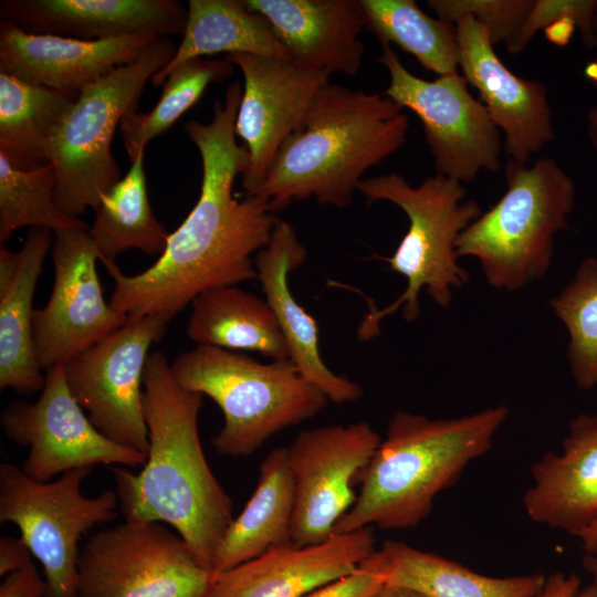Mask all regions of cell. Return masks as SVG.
<instances>
[{
    "label": "cell",
    "mask_w": 597,
    "mask_h": 597,
    "mask_svg": "<svg viewBox=\"0 0 597 597\" xmlns=\"http://www.w3.org/2000/svg\"><path fill=\"white\" fill-rule=\"evenodd\" d=\"M585 553L597 552V520L577 536Z\"/></svg>",
    "instance_id": "cell-43"
},
{
    "label": "cell",
    "mask_w": 597,
    "mask_h": 597,
    "mask_svg": "<svg viewBox=\"0 0 597 597\" xmlns=\"http://www.w3.org/2000/svg\"><path fill=\"white\" fill-rule=\"evenodd\" d=\"M381 442L367 421L302 430L287 448L294 481L292 543L316 545L334 535L353 506L355 478L363 473Z\"/></svg>",
    "instance_id": "cell-14"
},
{
    "label": "cell",
    "mask_w": 597,
    "mask_h": 597,
    "mask_svg": "<svg viewBox=\"0 0 597 597\" xmlns=\"http://www.w3.org/2000/svg\"><path fill=\"white\" fill-rule=\"evenodd\" d=\"M408 128L404 108L383 93L328 82L315 94L253 196L274 213L311 198L344 209L364 172L406 144Z\"/></svg>",
    "instance_id": "cell-3"
},
{
    "label": "cell",
    "mask_w": 597,
    "mask_h": 597,
    "mask_svg": "<svg viewBox=\"0 0 597 597\" xmlns=\"http://www.w3.org/2000/svg\"><path fill=\"white\" fill-rule=\"evenodd\" d=\"M159 36L82 40L27 32L0 23V72L62 92L78 93L121 65L135 61Z\"/></svg>",
    "instance_id": "cell-19"
},
{
    "label": "cell",
    "mask_w": 597,
    "mask_h": 597,
    "mask_svg": "<svg viewBox=\"0 0 597 597\" xmlns=\"http://www.w3.org/2000/svg\"><path fill=\"white\" fill-rule=\"evenodd\" d=\"M185 388L210 397L223 427L212 438L222 455L247 457L280 431L317 416L329 401L291 359L260 363L220 347L198 345L170 364Z\"/></svg>",
    "instance_id": "cell-6"
},
{
    "label": "cell",
    "mask_w": 597,
    "mask_h": 597,
    "mask_svg": "<svg viewBox=\"0 0 597 597\" xmlns=\"http://www.w3.org/2000/svg\"><path fill=\"white\" fill-rule=\"evenodd\" d=\"M587 135L597 151V103L587 113Z\"/></svg>",
    "instance_id": "cell-44"
},
{
    "label": "cell",
    "mask_w": 597,
    "mask_h": 597,
    "mask_svg": "<svg viewBox=\"0 0 597 597\" xmlns=\"http://www.w3.org/2000/svg\"><path fill=\"white\" fill-rule=\"evenodd\" d=\"M577 29L576 21L570 17H562L548 25L544 30V35L548 42L557 46H566Z\"/></svg>",
    "instance_id": "cell-41"
},
{
    "label": "cell",
    "mask_w": 597,
    "mask_h": 597,
    "mask_svg": "<svg viewBox=\"0 0 597 597\" xmlns=\"http://www.w3.org/2000/svg\"><path fill=\"white\" fill-rule=\"evenodd\" d=\"M55 174L51 164L25 169L0 153V242L20 228H45L53 232L88 229L80 218L63 212L54 198Z\"/></svg>",
    "instance_id": "cell-33"
},
{
    "label": "cell",
    "mask_w": 597,
    "mask_h": 597,
    "mask_svg": "<svg viewBox=\"0 0 597 597\" xmlns=\"http://www.w3.org/2000/svg\"><path fill=\"white\" fill-rule=\"evenodd\" d=\"M203 395L182 387L165 354L149 355L143 406L149 447L143 469L113 465L119 510L126 521L167 523L197 562H212L233 521L232 500L206 459L198 430Z\"/></svg>",
    "instance_id": "cell-2"
},
{
    "label": "cell",
    "mask_w": 597,
    "mask_h": 597,
    "mask_svg": "<svg viewBox=\"0 0 597 597\" xmlns=\"http://www.w3.org/2000/svg\"><path fill=\"white\" fill-rule=\"evenodd\" d=\"M524 494L528 517L578 536L597 520V415H578L559 453L546 452L532 467Z\"/></svg>",
    "instance_id": "cell-23"
},
{
    "label": "cell",
    "mask_w": 597,
    "mask_h": 597,
    "mask_svg": "<svg viewBox=\"0 0 597 597\" xmlns=\"http://www.w3.org/2000/svg\"><path fill=\"white\" fill-rule=\"evenodd\" d=\"M583 75L595 86H597V59L586 63L583 70Z\"/></svg>",
    "instance_id": "cell-46"
},
{
    "label": "cell",
    "mask_w": 597,
    "mask_h": 597,
    "mask_svg": "<svg viewBox=\"0 0 597 597\" xmlns=\"http://www.w3.org/2000/svg\"><path fill=\"white\" fill-rule=\"evenodd\" d=\"M294 481L287 448L271 450L260 464L256 488L227 530L212 562L214 574L292 543Z\"/></svg>",
    "instance_id": "cell-26"
},
{
    "label": "cell",
    "mask_w": 597,
    "mask_h": 597,
    "mask_svg": "<svg viewBox=\"0 0 597 597\" xmlns=\"http://www.w3.org/2000/svg\"><path fill=\"white\" fill-rule=\"evenodd\" d=\"M375 549L371 527L334 534L316 545L273 547L214 574L207 597H301L354 573Z\"/></svg>",
    "instance_id": "cell-18"
},
{
    "label": "cell",
    "mask_w": 597,
    "mask_h": 597,
    "mask_svg": "<svg viewBox=\"0 0 597 597\" xmlns=\"http://www.w3.org/2000/svg\"><path fill=\"white\" fill-rule=\"evenodd\" d=\"M241 96L242 85L234 81L224 101L213 103L208 124H185L201 158L200 193L169 234L163 254L135 275L124 274L116 263L105 265L115 283L109 304L128 317L168 323L208 290L256 280L254 255L268 244L280 218L259 197L239 200L233 193L237 177L249 164L248 149L234 132Z\"/></svg>",
    "instance_id": "cell-1"
},
{
    "label": "cell",
    "mask_w": 597,
    "mask_h": 597,
    "mask_svg": "<svg viewBox=\"0 0 597 597\" xmlns=\"http://www.w3.org/2000/svg\"><path fill=\"white\" fill-rule=\"evenodd\" d=\"M226 57L243 75L234 132L249 153L241 184L245 196H253L315 94L329 82L331 73L275 56L235 53Z\"/></svg>",
    "instance_id": "cell-16"
},
{
    "label": "cell",
    "mask_w": 597,
    "mask_h": 597,
    "mask_svg": "<svg viewBox=\"0 0 597 597\" xmlns=\"http://www.w3.org/2000/svg\"><path fill=\"white\" fill-rule=\"evenodd\" d=\"M370 597H429V596L411 588L384 584Z\"/></svg>",
    "instance_id": "cell-42"
},
{
    "label": "cell",
    "mask_w": 597,
    "mask_h": 597,
    "mask_svg": "<svg viewBox=\"0 0 597 597\" xmlns=\"http://www.w3.org/2000/svg\"><path fill=\"white\" fill-rule=\"evenodd\" d=\"M535 597H597V590L593 584L582 588L580 578L575 573L556 572L546 576L544 586Z\"/></svg>",
    "instance_id": "cell-39"
},
{
    "label": "cell",
    "mask_w": 597,
    "mask_h": 597,
    "mask_svg": "<svg viewBox=\"0 0 597 597\" xmlns=\"http://www.w3.org/2000/svg\"><path fill=\"white\" fill-rule=\"evenodd\" d=\"M597 0H534L525 20L505 43L510 54L521 53L540 29L562 17H570L576 21L584 44L587 48L597 45L595 17Z\"/></svg>",
    "instance_id": "cell-36"
},
{
    "label": "cell",
    "mask_w": 597,
    "mask_h": 597,
    "mask_svg": "<svg viewBox=\"0 0 597 597\" xmlns=\"http://www.w3.org/2000/svg\"><path fill=\"white\" fill-rule=\"evenodd\" d=\"M166 322L153 316L128 317L105 338L63 364L76 401L94 427L125 448L147 454L144 417V373L148 350L161 339Z\"/></svg>",
    "instance_id": "cell-12"
},
{
    "label": "cell",
    "mask_w": 597,
    "mask_h": 597,
    "mask_svg": "<svg viewBox=\"0 0 597 597\" xmlns=\"http://www.w3.org/2000/svg\"><path fill=\"white\" fill-rule=\"evenodd\" d=\"M358 568L429 597H535L546 580L543 574L485 576L396 540H386Z\"/></svg>",
    "instance_id": "cell-25"
},
{
    "label": "cell",
    "mask_w": 597,
    "mask_h": 597,
    "mask_svg": "<svg viewBox=\"0 0 597 597\" xmlns=\"http://www.w3.org/2000/svg\"><path fill=\"white\" fill-rule=\"evenodd\" d=\"M594 25H595V31H596V33H597V13H596V17H595V23H594Z\"/></svg>",
    "instance_id": "cell-47"
},
{
    "label": "cell",
    "mask_w": 597,
    "mask_h": 597,
    "mask_svg": "<svg viewBox=\"0 0 597 597\" xmlns=\"http://www.w3.org/2000/svg\"><path fill=\"white\" fill-rule=\"evenodd\" d=\"M262 15L296 64L354 76L365 29L359 0H244Z\"/></svg>",
    "instance_id": "cell-22"
},
{
    "label": "cell",
    "mask_w": 597,
    "mask_h": 597,
    "mask_svg": "<svg viewBox=\"0 0 597 597\" xmlns=\"http://www.w3.org/2000/svg\"><path fill=\"white\" fill-rule=\"evenodd\" d=\"M182 39L171 60L150 82L158 87L179 65L214 54L248 53L292 60L269 22L242 1L189 0Z\"/></svg>",
    "instance_id": "cell-27"
},
{
    "label": "cell",
    "mask_w": 597,
    "mask_h": 597,
    "mask_svg": "<svg viewBox=\"0 0 597 597\" xmlns=\"http://www.w3.org/2000/svg\"><path fill=\"white\" fill-rule=\"evenodd\" d=\"M50 229L32 228L19 251L0 245V388L42 390L45 375L33 339L35 286L50 248Z\"/></svg>",
    "instance_id": "cell-24"
},
{
    "label": "cell",
    "mask_w": 597,
    "mask_h": 597,
    "mask_svg": "<svg viewBox=\"0 0 597 597\" xmlns=\"http://www.w3.org/2000/svg\"><path fill=\"white\" fill-rule=\"evenodd\" d=\"M169 36L155 39L133 62L84 86L57 126L48 159L54 168L57 207L77 217L95 208L122 177L112 140L123 117L136 109L148 81L172 57Z\"/></svg>",
    "instance_id": "cell-8"
},
{
    "label": "cell",
    "mask_w": 597,
    "mask_h": 597,
    "mask_svg": "<svg viewBox=\"0 0 597 597\" xmlns=\"http://www.w3.org/2000/svg\"><path fill=\"white\" fill-rule=\"evenodd\" d=\"M67 385L63 365L45 373L34 402L11 401L2 411L1 427L12 441L28 448L23 471L48 482L57 474L96 464L138 467L147 454L119 446L91 422Z\"/></svg>",
    "instance_id": "cell-13"
},
{
    "label": "cell",
    "mask_w": 597,
    "mask_h": 597,
    "mask_svg": "<svg viewBox=\"0 0 597 597\" xmlns=\"http://www.w3.org/2000/svg\"><path fill=\"white\" fill-rule=\"evenodd\" d=\"M32 553L21 540L12 536L0 537V575L19 570L32 563Z\"/></svg>",
    "instance_id": "cell-40"
},
{
    "label": "cell",
    "mask_w": 597,
    "mask_h": 597,
    "mask_svg": "<svg viewBox=\"0 0 597 597\" xmlns=\"http://www.w3.org/2000/svg\"><path fill=\"white\" fill-rule=\"evenodd\" d=\"M92 468L42 482L22 468L0 464V522H11L44 572L45 597H78V542L94 526L117 516L116 492L82 493Z\"/></svg>",
    "instance_id": "cell-9"
},
{
    "label": "cell",
    "mask_w": 597,
    "mask_h": 597,
    "mask_svg": "<svg viewBox=\"0 0 597 597\" xmlns=\"http://www.w3.org/2000/svg\"><path fill=\"white\" fill-rule=\"evenodd\" d=\"M505 181L498 202L461 232L457 253L478 259L492 287L515 292L548 272L554 235L568 228L576 191L552 158L530 167L510 159Z\"/></svg>",
    "instance_id": "cell-7"
},
{
    "label": "cell",
    "mask_w": 597,
    "mask_h": 597,
    "mask_svg": "<svg viewBox=\"0 0 597 597\" xmlns=\"http://www.w3.org/2000/svg\"><path fill=\"white\" fill-rule=\"evenodd\" d=\"M507 416L504 405L452 419L397 411L360 474L355 503L339 519L334 534L373 525L383 530L417 526L432 511L438 493L490 450Z\"/></svg>",
    "instance_id": "cell-4"
},
{
    "label": "cell",
    "mask_w": 597,
    "mask_h": 597,
    "mask_svg": "<svg viewBox=\"0 0 597 597\" xmlns=\"http://www.w3.org/2000/svg\"><path fill=\"white\" fill-rule=\"evenodd\" d=\"M77 94L0 72V153L25 169L50 164L52 137Z\"/></svg>",
    "instance_id": "cell-30"
},
{
    "label": "cell",
    "mask_w": 597,
    "mask_h": 597,
    "mask_svg": "<svg viewBox=\"0 0 597 597\" xmlns=\"http://www.w3.org/2000/svg\"><path fill=\"white\" fill-rule=\"evenodd\" d=\"M188 337L198 345L259 353L290 359L284 336L268 302L237 285L220 286L191 303Z\"/></svg>",
    "instance_id": "cell-28"
},
{
    "label": "cell",
    "mask_w": 597,
    "mask_h": 597,
    "mask_svg": "<svg viewBox=\"0 0 597 597\" xmlns=\"http://www.w3.org/2000/svg\"><path fill=\"white\" fill-rule=\"evenodd\" d=\"M365 29L395 44L439 76L458 73L454 23L426 14L413 0H359Z\"/></svg>",
    "instance_id": "cell-31"
},
{
    "label": "cell",
    "mask_w": 597,
    "mask_h": 597,
    "mask_svg": "<svg viewBox=\"0 0 597 597\" xmlns=\"http://www.w3.org/2000/svg\"><path fill=\"white\" fill-rule=\"evenodd\" d=\"M459 69L504 134V153L526 165L555 138L546 86L525 80L500 60L488 29L470 15L455 22Z\"/></svg>",
    "instance_id": "cell-17"
},
{
    "label": "cell",
    "mask_w": 597,
    "mask_h": 597,
    "mask_svg": "<svg viewBox=\"0 0 597 597\" xmlns=\"http://www.w3.org/2000/svg\"><path fill=\"white\" fill-rule=\"evenodd\" d=\"M534 0H428L438 18L454 23L470 15L484 25L493 44H504L519 30Z\"/></svg>",
    "instance_id": "cell-35"
},
{
    "label": "cell",
    "mask_w": 597,
    "mask_h": 597,
    "mask_svg": "<svg viewBox=\"0 0 597 597\" xmlns=\"http://www.w3.org/2000/svg\"><path fill=\"white\" fill-rule=\"evenodd\" d=\"M0 13L27 32L82 40L178 35L188 14L176 0H4Z\"/></svg>",
    "instance_id": "cell-20"
},
{
    "label": "cell",
    "mask_w": 597,
    "mask_h": 597,
    "mask_svg": "<svg viewBox=\"0 0 597 597\" xmlns=\"http://www.w3.org/2000/svg\"><path fill=\"white\" fill-rule=\"evenodd\" d=\"M551 307L568 332L567 358L576 386H597V258L584 259Z\"/></svg>",
    "instance_id": "cell-34"
},
{
    "label": "cell",
    "mask_w": 597,
    "mask_h": 597,
    "mask_svg": "<svg viewBox=\"0 0 597 597\" xmlns=\"http://www.w3.org/2000/svg\"><path fill=\"white\" fill-rule=\"evenodd\" d=\"M213 578L184 538L158 522L104 528L78 557V597H207Z\"/></svg>",
    "instance_id": "cell-10"
},
{
    "label": "cell",
    "mask_w": 597,
    "mask_h": 597,
    "mask_svg": "<svg viewBox=\"0 0 597 597\" xmlns=\"http://www.w3.org/2000/svg\"><path fill=\"white\" fill-rule=\"evenodd\" d=\"M52 259V293L32 321L36 357L45 370L67 363L128 320L104 298L88 229L54 232Z\"/></svg>",
    "instance_id": "cell-15"
},
{
    "label": "cell",
    "mask_w": 597,
    "mask_h": 597,
    "mask_svg": "<svg viewBox=\"0 0 597 597\" xmlns=\"http://www.w3.org/2000/svg\"><path fill=\"white\" fill-rule=\"evenodd\" d=\"M357 191L368 201L384 200L398 206L409 220L394 254L376 256L402 275L407 285L392 303L381 308L364 295L369 312L360 322L357 336L368 341L379 334L380 321L400 307L407 322L417 320L419 293L423 289L438 306L451 305L453 291L469 282V273L458 262L457 240L482 209L475 200L463 201L467 191L461 182L437 174L417 187L396 172L364 178Z\"/></svg>",
    "instance_id": "cell-5"
},
{
    "label": "cell",
    "mask_w": 597,
    "mask_h": 597,
    "mask_svg": "<svg viewBox=\"0 0 597 597\" xmlns=\"http://www.w3.org/2000/svg\"><path fill=\"white\" fill-rule=\"evenodd\" d=\"M378 56L389 73L383 93L420 119L437 175L472 181L481 170L498 171L502 143L488 109L467 87L462 74L427 81L409 72L390 44Z\"/></svg>",
    "instance_id": "cell-11"
},
{
    "label": "cell",
    "mask_w": 597,
    "mask_h": 597,
    "mask_svg": "<svg viewBox=\"0 0 597 597\" xmlns=\"http://www.w3.org/2000/svg\"><path fill=\"white\" fill-rule=\"evenodd\" d=\"M583 566L589 573L593 579V585L597 590V552L585 553L583 556Z\"/></svg>",
    "instance_id": "cell-45"
},
{
    "label": "cell",
    "mask_w": 597,
    "mask_h": 597,
    "mask_svg": "<svg viewBox=\"0 0 597 597\" xmlns=\"http://www.w3.org/2000/svg\"><path fill=\"white\" fill-rule=\"evenodd\" d=\"M234 65L226 59L202 57L182 63L164 82L161 95L147 113L126 114L119 130L125 150L132 161L146 149L149 140L168 130L202 96L214 82L228 78Z\"/></svg>",
    "instance_id": "cell-32"
},
{
    "label": "cell",
    "mask_w": 597,
    "mask_h": 597,
    "mask_svg": "<svg viewBox=\"0 0 597 597\" xmlns=\"http://www.w3.org/2000/svg\"><path fill=\"white\" fill-rule=\"evenodd\" d=\"M306 248L289 222L279 219L268 244L254 255L256 280L302 376L336 405L359 399L362 387L333 373L322 359L315 318L295 300L289 276L303 264Z\"/></svg>",
    "instance_id": "cell-21"
},
{
    "label": "cell",
    "mask_w": 597,
    "mask_h": 597,
    "mask_svg": "<svg viewBox=\"0 0 597 597\" xmlns=\"http://www.w3.org/2000/svg\"><path fill=\"white\" fill-rule=\"evenodd\" d=\"M0 597H45V582L31 563L4 577Z\"/></svg>",
    "instance_id": "cell-38"
},
{
    "label": "cell",
    "mask_w": 597,
    "mask_h": 597,
    "mask_svg": "<svg viewBox=\"0 0 597 597\" xmlns=\"http://www.w3.org/2000/svg\"><path fill=\"white\" fill-rule=\"evenodd\" d=\"M144 158L145 149L94 208L88 234L104 266L116 263V258L129 249L160 256L167 247L170 233L149 203Z\"/></svg>",
    "instance_id": "cell-29"
},
{
    "label": "cell",
    "mask_w": 597,
    "mask_h": 597,
    "mask_svg": "<svg viewBox=\"0 0 597 597\" xmlns=\"http://www.w3.org/2000/svg\"><path fill=\"white\" fill-rule=\"evenodd\" d=\"M384 584L380 576L358 568L301 597H370Z\"/></svg>",
    "instance_id": "cell-37"
}]
</instances>
